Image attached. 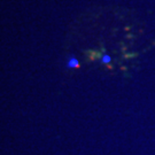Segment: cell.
Listing matches in <instances>:
<instances>
[{"instance_id":"cell-1","label":"cell","mask_w":155,"mask_h":155,"mask_svg":"<svg viewBox=\"0 0 155 155\" xmlns=\"http://www.w3.org/2000/svg\"><path fill=\"white\" fill-rule=\"evenodd\" d=\"M67 67L68 68H77V67H79V61H78L76 58H70L69 60H68V62H67Z\"/></svg>"},{"instance_id":"cell-2","label":"cell","mask_w":155,"mask_h":155,"mask_svg":"<svg viewBox=\"0 0 155 155\" xmlns=\"http://www.w3.org/2000/svg\"><path fill=\"white\" fill-rule=\"evenodd\" d=\"M101 62L104 63V64H108V63H110L111 62V58L109 54H104V55L101 56Z\"/></svg>"}]
</instances>
